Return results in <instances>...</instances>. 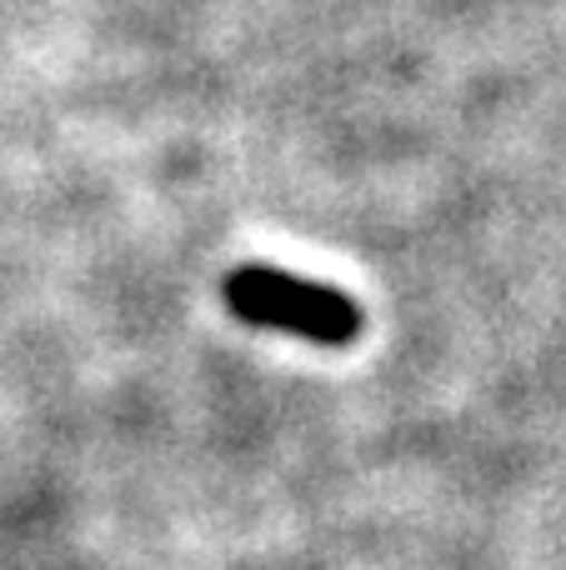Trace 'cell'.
<instances>
[{
    "mask_svg": "<svg viewBox=\"0 0 566 570\" xmlns=\"http://www.w3.org/2000/svg\"><path fill=\"white\" fill-rule=\"evenodd\" d=\"M226 305L251 325L306 335V341H321V345H347L361 335L357 301L326 291V285L281 276L276 266H241L226 281Z\"/></svg>",
    "mask_w": 566,
    "mask_h": 570,
    "instance_id": "1",
    "label": "cell"
}]
</instances>
